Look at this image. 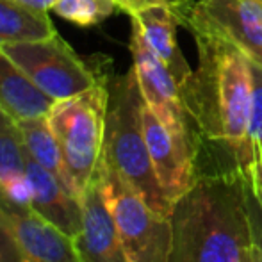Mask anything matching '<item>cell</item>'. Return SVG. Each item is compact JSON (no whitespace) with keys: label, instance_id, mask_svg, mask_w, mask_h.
Masks as SVG:
<instances>
[{"label":"cell","instance_id":"13","mask_svg":"<svg viewBox=\"0 0 262 262\" xmlns=\"http://www.w3.org/2000/svg\"><path fill=\"white\" fill-rule=\"evenodd\" d=\"M130 20L132 27L138 29L146 45L168 66L179 86H184L193 75V70L184 59L177 41V25L180 21L177 11L166 4H152L132 13Z\"/></svg>","mask_w":262,"mask_h":262},{"label":"cell","instance_id":"6","mask_svg":"<svg viewBox=\"0 0 262 262\" xmlns=\"http://www.w3.org/2000/svg\"><path fill=\"white\" fill-rule=\"evenodd\" d=\"M0 52L55 102L90 90L104 75L100 70L91 68L57 32L36 41L6 43L0 45Z\"/></svg>","mask_w":262,"mask_h":262},{"label":"cell","instance_id":"10","mask_svg":"<svg viewBox=\"0 0 262 262\" xmlns=\"http://www.w3.org/2000/svg\"><path fill=\"white\" fill-rule=\"evenodd\" d=\"M0 207L7 214L24 262H82L75 239L47 221L32 205H20L0 189Z\"/></svg>","mask_w":262,"mask_h":262},{"label":"cell","instance_id":"12","mask_svg":"<svg viewBox=\"0 0 262 262\" xmlns=\"http://www.w3.org/2000/svg\"><path fill=\"white\" fill-rule=\"evenodd\" d=\"M25 169L32 187V209L66 235L75 239L82 228V200L66 189L54 173L29 156Z\"/></svg>","mask_w":262,"mask_h":262},{"label":"cell","instance_id":"4","mask_svg":"<svg viewBox=\"0 0 262 262\" xmlns=\"http://www.w3.org/2000/svg\"><path fill=\"white\" fill-rule=\"evenodd\" d=\"M107 104L109 75L104 73L90 90L55 102L47 116L80 198L97 177L104 156Z\"/></svg>","mask_w":262,"mask_h":262},{"label":"cell","instance_id":"15","mask_svg":"<svg viewBox=\"0 0 262 262\" xmlns=\"http://www.w3.org/2000/svg\"><path fill=\"white\" fill-rule=\"evenodd\" d=\"M21 138H24L25 152L31 159H34L38 164L54 173L59 180L66 186V189L72 191L77 198H80L75 184H73L70 171L62 159L61 146L57 143L52 127L49 123V118H29V120H18ZM82 200V198H80Z\"/></svg>","mask_w":262,"mask_h":262},{"label":"cell","instance_id":"5","mask_svg":"<svg viewBox=\"0 0 262 262\" xmlns=\"http://www.w3.org/2000/svg\"><path fill=\"white\" fill-rule=\"evenodd\" d=\"M98 175L127 262H171V217L156 212L104 159Z\"/></svg>","mask_w":262,"mask_h":262},{"label":"cell","instance_id":"23","mask_svg":"<svg viewBox=\"0 0 262 262\" xmlns=\"http://www.w3.org/2000/svg\"><path fill=\"white\" fill-rule=\"evenodd\" d=\"M14 2L21 4V6L29 7V9H34V11H45L49 13V9H52L55 0H14Z\"/></svg>","mask_w":262,"mask_h":262},{"label":"cell","instance_id":"24","mask_svg":"<svg viewBox=\"0 0 262 262\" xmlns=\"http://www.w3.org/2000/svg\"><path fill=\"white\" fill-rule=\"evenodd\" d=\"M245 262H262L259 250H257L253 245H250L248 252H246V257H245Z\"/></svg>","mask_w":262,"mask_h":262},{"label":"cell","instance_id":"1","mask_svg":"<svg viewBox=\"0 0 262 262\" xmlns=\"http://www.w3.org/2000/svg\"><path fill=\"white\" fill-rule=\"evenodd\" d=\"M191 34L198 49V68L180 86V95L198 156L210 150L221 168L237 169L245 182H250V59L216 34L205 31H191Z\"/></svg>","mask_w":262,"mask_h":262},{"label":"cell","instance_id":"25","mask_svg":"<svg viewBox=\"0 0 262 262\" xmlns=\"http://www.w3.org/2000/svg\"><path fill=\"white\" fill-rule=\"evenodd\" d=\"M259 2H260V4H262V0H259Z\"/></svg>","mask_w":262,"mask_h":262},{"label":"cell","instance_id":"8","mask_svg":"<svg viewBox=\"0 0 262 262\" xmlns=\"http://www.w3.org/2000/svg\"><path fill=\"white\" fill-rule=\"evenodd\" d=\"M141 120L154 171L164 194L175 205L198 179L196 143L193 136L166 127L146 104H143Z\"/></svg>","mask_w":262,"mask_h":262},{"label":"cell","instance_id":"18","mask_svg":"<svg viewBox=\"0 0 262 262\" xmlns=\"http://www.w3.org/2000/svg\"><path fill=\"white\" fill-rule=\"evenodd\" d=\"M250 68H252V118H250L252 173L248 186L262 202V64L250 61Z\"/></svg>","mask_w":262,"mask_h":262},{"label":"cell","instance_id":"7","mask_svg":"<svg viewBox=\"0 0 262 262\" xmlns=\"http://www.w3.org/2000/svg\"><path fill=\"white\" fill-rule=\"evenodd\" d=\"M180 24L205 31L237 47L262 64V4L259 0H194Z\"/></svg>","mask_w":262,"mask_h":262},{"label":"cell","instance_id":"17","mask_svg":"<svg viewBox=\"0 0 262 262\" xmlns=\"http://www.w3.org/2000/svg\"><path fill=\"white\" fill-rule=\"evenodd\" d=\"M27 152L18 120L0 109V187L27 175Z\"/></svg>","mask_w":262,"mask_h":262},{"label":"cell","instance_id":"14","mask_svg":"<svg viewBox=\"0 0 262 262\" xmlns=\"http://www.w3.org/2000/svg\"><path fill=\"white\" fill-rule=\"evenodd\" d=\"M55 100L45 95L32 80L0 52V109L14 120L49 116Z\"/></svg>","mask_w":262,"mask_h":262},{"label":"cell","instance_id":"2","mask_svg":"<svg viewBox=\"0 0 262 262\" xmlns=\"http://www.w3.org/2000/svg\"><path fill=\"white\" fill-rule=\"evenodd\" d=\"M171 262H245L252 245L245 179L237 169L198 171L171 212Z\"/></svg>","mask_w":262,"mask_h":262},{"label":"cell","instance_id":"9","mask_svg":"<svg viewBox=\"0 0 262 262\" xmlns=\"http://www.w3.org/2000/svg\"><path fill=\"white\" fill-rule=\"evenodd\" d=\"M130 52L132 59H134L132 68L138 77V84L145 104L154 111V114L168 128L180 132V134L193 136L182 104L179 82L171 75L168 66L146 45V41L136 27H132L130 34Z\"/></svg>","mask_w":262,"mask_h":262},{"label":"cell","instance_id":"19","mask_svg":"<svg viewBox=\"0 0 262 262\" xmlns=\"http://www.w3.org/2000/svg\"><path fill=\"white\" fill-rule=\"evenodd\" d=\"M116 9L114 0H55L52 7L57 16L79 27H93L102 24Z\"/></svg>","mask_w":262,"mask_h":262},{"label":"cell","instance_id":"16","mask_svg":"<svg viewBox=\"0 0 262 262\" xmlns=\"http://www.w3.org/2000/svg\"><path fill=\"white\" fill-rule=\"evenodd\" d=\"M55 32L49 13L29 9L14 0H0V45L45 39Z\"/></svg>","mask_w":262,"mask_h":262},{"label":"cell","instance_id":"11","mask_svg":"<svg viewBox=\"0 0 262 262\" xmlns=\"http://www.w3.org/2000/svg\"><path fill=\"white\" fill-rule=\"evenodd\" d=\"M75 246L82 262H127L98 173L82 194V228Z\"/></svg>","mask_w":262,"mask_h":262},{"label":"cell","instance_id":"22","mask_svg":"<svg viewBox=\"0 0 262 262\" xmlns=\"http://www.w3.org/2000/svg\"><path fill=\"white\" fill-rule=\"evenodd\" d=\"M193 2L194 0H114L118 9L127 13L128 16H130L132 13H136L138 9H141V7L152 6V4H166V6L173 7V9L177 11L180 21H182V18L187 14V11L191 9Z\"/></svg>","mask_w":262,"mask_h":262},{"label":"cell","instance_id":"20","mask_svg":"<svg viewBox=\"0 0 262 262\" xmlns=\"http://www.w3.org/2000/svg\"><path fill=\"white\" fill-rule=\"evenodd\" d=\"M0 262H24L16 235L2 207H0Z\"/></svg>","mask_w":262,"mask_h":262},{"label":"cell","instance_id":"3","mask_svg":"<svg viewBox=\"0 0 262 262\" xmlns=\"http://www.w3.org/2000/svg\"><path fill=\"white\" fill-rule=\"evenodd\" d=\"M143 95L134 68L109 79V104L105 120V143L102 159L113 168L156 212L171 217L173 204L162 191L154 171L143 132Z\"/></svg>","mask_w":262,"mask_h":262},{"label":"cell","instance_id":"21","mask_svg":"<svg viewBox=\"0 0 262 262\" xmlns=\"http://www.w3.org/2000/svg\"><path fill=\"white\" fill-rule=\"evenodd\" d=\"M245 196H246V209H248L252 245L259 250L262 259V202L255 196V193L248 186V182H245Z\"/></svg>","mask_w":262,"mask_h":262}]
</instances>
